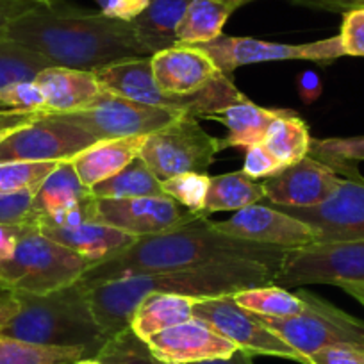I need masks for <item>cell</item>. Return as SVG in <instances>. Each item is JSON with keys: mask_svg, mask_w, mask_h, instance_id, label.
<instances>
[{"mask_svg": "<svg viewBox=\"0 0 364 364\" xmlns=\"http://www.w3.org/2000/svg\"><path fill=\"white\" fill-rule=\"evenodd\" d=\"M289 2H293V4H296V6H300L304 2V0H289Z\"/></svg>", "mask_w": 364, "mask_h": 364, "instance_id": "55", "label": "cell"}, {"mask_svg": "<svg viewBox=\"0 0 364 364\" xmlns=\"http://www.w3.org/2000/svg\"><path fill=\"white\" fill-rule=\"evenodd\" d=\"M338 36L345 55L364 58V8L343 13L341 31Z\"/></svg>", "mask_w": 364, "mask_h": 364, "instance_id": "40", "label": "cell"}, {"mask_svg": "<svg viewBox=\"0 0 364 364\" xmlns=\"http://www.w3.org/2000/svg\"><path fill=\"white\" fill-rule=\"evenodd\" d=\"M197 47L211 55L220 72L230 79H232L234 70L240 66L272 61L332 63L345 55L339 36L325 38V40L311 41V43L288 45L222 34L216 40L200 43Z\"/></svg>", "mask_w": 364, "mask_h": 364, "instance_id": "10", "label": "cell"}, {"mask_svg": "<svg viewBox=\"0 0 364 364\" xmlns=\"http://www.w3.org/2000/svg\"><path fill=\"white\" fill-rule=\"evenodd\" d=\"M95 2L102 15L129 23L138 18L150 4V0H95Z\"/></svg>", "mask_w": 364, "mask_h": 364, "instance_id": "43", "label": "cell"}, {"mask_svg": "<svg viewBox=\"0 0 364 364\" xmlns=\"http://www.w3.org/2000/svg\"><path fill=\"white\" fill-rule=\"evenodd\" d=\"M286 252V248L252 243L218 232L213 229L208 218H200L168 232L138 237L118 255L87 268L80 282L86 288H93L141 273L193 268L237 259L282 264Z\"/></svg>", "mask_w": 364, "mask_h": 364, "instance_id": "3", "label": "cell"}, {"mask_svg": "<svg viewBox=\"0 0 364 364\" xmlns=\"http://www.w3.org/2000/svg\"><path fill=\"white\" fill-rule=\"evenodd\" d=\"M146 136H129V138L99 139L70 159L73 170L79 175L84 186L91 188L113 177L127 164L138 159L145 145Z\"/></svg>", "mask_w": 364, "mask_h": 364, "instance_id": "22", "label": "cell"}, {"mask_svg": "<svg viewBox=\"0 0 364 364\" xmlns=\"http://www.w3.org/2000/svg\"><path fill=\"white\" fill-rule=\"evenodd\" d=\"M296 293L306 304L302 314L291 318L259 316V320L306 359L327 346L348 345L364 348V321L343 313L331 302L306 289H296Z\"/></svg>", "mask_w": 364, "mask_h": 364, "instance_id": "7", "label": "cell"}, {"mask_svg": "<svg viewBox=\"0 0 364 364\" xmlns=\"http://www.w3.org/2000/svg\"><path fill=\"white\" fill-rule=\"evenodd\" d=\"M275 208L309 225L316 243L364 240V181L343 178L327 200L311 208Z\"/></svg>", "mask_w": 364, "mask_h": 364, "instance_id": "14", "label": "cell"}, {"mask_svg": "<svg viewBox=\"0 0 364 364\" xmlns=\"http://www.w3.org/2000/svg\"><path fill=\"white\" fill-rule=\"evenodd\" d=\"M8 40L36 52L52 66L87 72L127 59L150 58L132 23L65 2L52 8L36 6L16 18L9 26Z\"/></svg>", "mask_w": 364, "mask_h": 364, "instance_id": "1", "label": "cell"}, {"mask_svg": "<svg viewBox=\"0 0 364 364\" xmlns=\"http://www.w3.org/2000/svg\"><path fill=\"white\" fill-rule=\"evenodd\" d=\"M195 296L173 295V293H152L141 299L131 316V328L141 339L184 323L193 318Z\"/></svg>", "mask_w": 364, "mask_h": 364, "instance_id": "25", "label": "cell"}, {"mask_svg": "<svg viewBox=\"0 0 364 364\" xmlns=\"http://www.w3.org/2000/svg\"><path fill=\"white\" fill-rule=\"evenodd\" d=\"M82 348L47 346L0 336V364H75L84 359Z\"/></svg>", "mask_w": 364, "mask_h": 364, "instance_id": "33", "label": "cell"}, {"mask_svg": "<svg viewBox=\"0 0 364 364\" xmlns=\"http://www.w3.org/2000/svg\"><path fill=\"white\" fill-rule=\"evenodd\" d=\"M36 2L31 0H0V41L8 40V29L16 18L34 9Z\"/></svg>", "mask_w": 364, "mask_h": 364, "instance_id": "44", "label": "cell"}, {"mask_svg": "<svg viewBox=\"0 0 364 364\" xmlns=\"http://www.w3.org/2000/svg\"><path fill=\"white\" fill-rule=\"evenodd\" d=\"M40 232L82 255L91 266L114 257L138 240L102 222H86L73 227H59V229L50 227V229H40Z\"/></svg>", "mask_w": 364, "mask_h": 364, "instance_id": "21", "label": "cell"}, {"mask_svg": "<svg viewBox=\"0 0 364 364\" xmlns=\"http://www.w3.org/2000/svg\"><path fill=\"white\" fill-rule=\"evenodd\" d=\"M16 129H20V127H13V129H4V131H0V143L4 141L6 138H8L9 134H11V132H15Z\"/></svg>", "mask_w": 364, "mask_h": 364, "instance_id": "54", "label": "cell"}, {"mask_svg": "<svg viewBox=\"0 0 364 364\" xmlns=\"http://www.w3.org/2000/svg\"><path fill=\"white\" fill-rule=\"evenodd\" d=\"M90 266L82 255L31 229L11 255L0 259V289L45 295L80 281Z\"/></svg>", "mask_w": 364, "mask_h": 364, "instance_id": "6", "label": "cell"}, {"mask_svg": "<svg viewBox=\"0 0 364 364\" xmlns=\"http://www.w3.org/2000/svg\"><path fill=\"white\" fill-rule=\"evenodd\" d=\"M311 132L306 122L288 109L284 117L279 118L269 127L262 145L277 157L284 166L299 163L300 159L309 156L311 152Z\"/></svg>", "mask_w": 364, "mask_h": 364, "instance_id": "30", "label": "cell"}, {"mask_svg": "<svg viewBox=\"0 0 364 364\" xmlns=\"http://www.w3.org/2000/svg\"><path fill=\"white\" fill-rule=\"evenodd\" d=\"M220 152V139L209 134L198 118H177L161 131L146 136L141 157L159 181L182 173H208Z\"/></svg>", "mask_w": 364, "mask_h": 364, "instance_id": "8", "label": "cell"}, {"mask_svg": "<svg viewBox=\"0 0 364 364\" xmlns=\"http://www.w3.org/2000/svg\"><path fill=\"white\" fill-rule=\"evenodd\" d=\"M264 184L262 181L248 177L243 170L232 173L216 175L209 182L208 198L204 205V218L213 213L241 211L245 208L264 200Z\"/></svg>", "mask_w": 364, "mask_h": 364, "instance_id": "28", "label": "cell"}, {"mask_svg": "<svg viewBox=\"0 0 364 364\" xmlns=\"http://www.w3.org/2000/svg\"><path fill=\"white\" fill-rule=\"evenodd\" d=\"M190 4L191 0H150L145 11L132 20V27L150 55L178 43L177 27Z\"/></svg>", "mask_w": 364, "mask_h": 364, "instance_id": "27", "label": "cell"}, {"mask_svg": "<svg viewBox=\"0 0 364 364\" xmlns=\"http://www.w3.org/2000/svg\"><path fill=\"white\" fill-rule=\"evenodd\" d=\"M209 223L218 232L252 243L286 248V250L316 243V234L309 225L266 200L236 211L229 220L223 222L209 220Z\"/></svg>", "mask_w": 364, "mask_h": 364, "instance_id": "16", "label": "cell"}, {"mask_svg": "<svg viewBox=\"0 0 364 364\" xmlns=\"http://www.w3.org/2000/svg\"><path fill=\"white\" fill-rule=\"evenodd\" d=\"M93 198V193L80 182L70 161H61L36 191L33 200V225L38 220L59 215L82 202ZM38 229V227H36Z\"/></svg>", "mask_w": 364, "mask_h": 364, "instance_id": "24", "label": "cell"}, {"mask_svg": "<svg viewBox=\"0 0 364 364\" xmlns=\"http://www.w3.org/2000/svg\"><path fill=\"white\" fill-rule=\"evenodd\" d=\"M364 282V240L311 243L286 252L273 284L299 288L306 284L341 286Z\"/></svg>", "mask_w": 364, "mask_h": 364, "instance_id": "9", "label": "cell"}, {"mask_svg": "<svg viewBox=\"0 0 364 364\" xmlns=\"http://www.w3.org/2000/svg\"><path fill=\"white\" fill-rule=\"evenodd\" d=\"M15 295L20 311L0 336L36 345L82 348L87 357H97L106 345L107 336L93 314L87 288L80 281L45 295Z\"/></svg>", "mask_w": 364, "mask_h": 364, "instance_id": "4", "label": "cell"}, {"mask_svg": "<svg viewBox=\"0 0 364 364\" xmlns=\"http://www.w3.org/2000/svg\"><path fill=\"white\" fill-rule=\"evenodd\" d=\"M100 364H164L150 350L149 343L134 334L131 327L111 336L97 353Z\"/></svg>", "mask_w": 364, "mask_h": 364, "instance_id": "35", "label": "cell"}, {"mask_svg": "<svg viewBox=\"0 0 364 364\" xmlns=\"http://www.w3.org/2000/svg\"><path fill=\"white\" fill-rule=\"evenodd\" d=\"M99 139L86 129L59 117H40L0 143V163L16 161H70Z\"/></svg>", "mask_w": 364, "mask_h": 364, "instance_id": "13", "label": "cell"}, {"mask_svg": "<svg viewBox=\"0 0 364 364\" xmlns=\"http://www.w3.org/2000/svg\"><path fill=\"white\" fill-rule=\"evenodd\" d=\"M343 177L321 161L307 156L262 178L264 200L281 208H311L327 200Z\"/></svg>", "mask_w": 364, "mask_h": 364, "instance_id": "17", "label": "cell"}, {"mask_svg": "<svg viewBox=\"0 0 364 364\" xmlns=\"http://www.w3.org/2000/svg\"><path fill=\"white\" fill-rule=\"evenodd\" d=\"M36 191L23 190L18 193L0 195V225H33V200Z\"/></svg>", "mask_w": 364, "mask_h": 364, "instance_id": "39", "label": "cell"}, {"mask_svg": "<svg viewBox=\"0 0 364 364\" xmlns=\"http://www.w3.org/2000/svg\"><path fill=\"white\" fill-rule=\"evenodd\" d=\"M31 229H36L33 225H23V227H8L0 225V259H6L8 255H11V252L15 250L16 243H18L20 237Z\"/></svg>", "mask_w": 364, "mask_h": 364, "instance_id": "46", "label": "cell"}, {"mask_svg": "<svg viewBox=\"0 0 364 364\" xmlns=\"http://www.w3.org/2000/svg\"><path fill=\"white\" fill-rule=\"evenodd\" d=\"M295 86L300 100L306 106H311V104L316 102L321 97V91H323V84H321L320 75L314 70H306V72L299 73L295 80Z\"/></svg>", "mask_w": 364, "mask_h": 364, "instance_id": "45", "label": "cell"}, {"mask_svg": "<svg viewBox=\"0 0 364 364\" xmlns=\"http://www.w3.org/2000/svg\"><path fill=\"white\" fill-rule=\"evenodd\" d=\"M65 122L79 125L97 139L129 138V136H149L184 117L164 107L134 102L124 97L104 91L95 104L84 111L70 114H52Z\"/></svg>", "mask_w": 364, "mask_h": 364, "instance_id": "12", "label": "cell"}, {"mask_svg": "<svg viewBox=\"0 0 364 364\" xmlns=\"http://www.w3.org/2000/svg\"><path fill=\"white\" fill-rule=\"evenodd\" d=\"M0 111L36 113L47 117L45 97L40 86L33 80H20L0 90Z\"/></svg>", "mask_w": 364, "mask_h": 364, "instance_id": "38", "label": "cell"}, {"mask_svg": "<svg viewBox=\"0 0 364 364\" xmlns=\"http://www.w3.org/2000/svg\"><path fill=\"white\" fill-rule=\"evenodd\" d=\"M309 364H364V348L359 346H327L311 353Z\"/></svg>", "mask_w": 364, "mask_h": 364, "instance_id": "42", "label": "cell"}, {"mask_svg": "<svg viewBox=\"0 0 364 364\" xmlns=\"http://www.w3.org/2000/svg\"><path fill=\"white\" fill-rule=\"evenodd\" d=\"M282 168H284V164L273 156L262 143H257V145H252L247 149L243 171L248 177L255 178V181H262V178L281 171Z\"/></svg>", "mask_w": 364, "mask_h": 364, "instance_id": "41", "label": "cell"}, {"mask_svg": "<svg viewBox=\"0 0 364 364\" xmlns=\"http://www.w3.org/2000/svg\"><path fill=\"white\" fill-rule=\"evenodd\" d=\"M20 311V300L13 291L0 289V331L16 316Z\"/></svg>", "mask_w": 364, "mask_h": 364, "instance_id": "48", "label": "cell"}, {"mask_svg": "<svg viewBox=\"0 0 364 364\" xmlns=\"http://www.w3.org/2000/svg\"><path fill=\"white\" fill-rule=\"evenodd\" d=\"M75 364H100V360L97 357H84V359L77 360Z\"/></svg>", "mask_w": 364, "mask_h": 364, "instance_id": "53", "label": "cell"}, {"mask_svg": "<svg viewBox=\"0 0 364 364\" xmlns=\"http://www.w3.org/2000/svg\"><path fill=\"white\" fill-rule=\"evenodd\" d=\"M45 97L47 114H70L91 107L104 93L95 72L48 66L34 79Z\"/></svg>", "mask_w": 364, "mask_h": 364, "instance_id": "20", "label": "cell"}, {"mask_svg": "<svg viewBox=\"0 0 364 364\" xmlns=\"http://www.w3.org/2000/svg\"><path fill=\"white\" fill-rule=\"evenodd\" d=\"M59 163L55 161L0 163V195L18 193L23 190H40L45 178L58 168Z\"/></svg>", "mask_w": 364, "mask_h": 364, "instance_id": "36", "label": "cell"}, {"mask_svg": "<svg viewBox=\"0 0 364 364\" xmlns=\"http://www.w3.org/2000/svg\"><path fill=\"white\" fill-rule=\"evenodd\" d=\"M91 193L97 198H136V197H166L161 186V181L154 175L141 157L113 177L99 182L91 188Z\"/></svg>", "mask_w": 364, "mask_h": 364, "instance_id": "29", "label": "cell"}, {"mask_svg": "<svg viewBox=\"0 0 364 364\" xmlns=\"http://www.w3.org/2000/svg\"><path fill=\"white\" fill-rule=\"evenodd\" d=\"M209 182H211V177L208 173L190 171V173L175 175L166 181H161V186L166 197L173 198L182 208L204 218L202 213H204L205 198H208Z\"/></svg>", "mask_w": 364, "mask_h": 364, "instance_id": "37", "label": "cell"}, {"mask_svg": "<svg viewBox=\"0 0 364 364\" xmlns=\"http://www.w3.org/2000/svg\"><path fill=\"white\" fill-rule=\"evenodd\" d=\"M200 218L170 197L97 198V220L134 237L168 232Z\"/></svg>", "mask_w": 364, "mask_h": 364, "instance_id": "15", "label": "cell"}, {"mask_svg": "<svg viewBox=\"0 0 364 364\" xmlns=\"http://www.w3.org/2000/svg\"><path fill=\"white\" fill-rule=\"evenodd\" d=\"M43 114L36 113H18V111H0V131L13 127H23V125L33 124Z\"/></svg>", "mask_w": 364, "mask_h": 364, "instance_id": "49", "label": "cell"}, {"mask_svg": "<svg viewBox=\"0 0 364 364\" xmlns=\"http://www.w3.org/2000/svg\"><path fill=\"white\" fill-rule=\"evenodd\" d=\"M300 6L331 13H346L350 9L364 8V0H304Z\"/></svg>", "mask_w": 364, "mask_h": 364, "instance_id": "47", "label": "cell"}, {"mask_svg": "<svg viewBox=\"0 0 364 364\" xmlns=\"http://www.w3.org/2000/svg\"><path fill=\"white\" fill-rule=\"evenodd\" d=\"M286 113L288 109L262 107L252 100L243 99L240 102L223 107L209 118L222 122L227 129V134L220 139V150L232 149V146L248 149V146L264 141L269 127Z\"/></svg>", "mask_w": 364, "mask_h": 364, "instance_id": "23", "label": "cell"}, {"mask_svg": "<svg viewBox=\"0 0 364 364\" xmlns=\"http://www.w3.org/2000/svg\"><path fill=\"white\" fill-rule=\"evenodd\" d=\"M95 75L107 93L195 118H209L223 107L247 99L227 75L218 77L211 86L193 95L164 93L154 80L150 58L114 63L95 70Z\"/></svg>", "mask_w": 364, "mask_h": 364, "instance_id": "5", "label": "cell"}, {"mask_svg": "<svg viewBox=\"0 0 364 364\" xmlns=\"http://www.w3.org/2000/svg\"><path fill=\"white\" fill-rule=\"evenodd\" d=\"M152 77L164 93L193 95L211 86L223 73L197 45L177 43L150 55Z\"/></svg>", "mask_w": 364, "mask_h": 364, "instance_id": "19", "label": "cell"}, {"mask_svg": "<svg viewBox=\"0 0 364 364\" xmlns=\"http://www.w3.org/2000/svg\"><path fill=\"white\" fill-rule=\"evenodd\" d=\"M339 288L364 307V282H350V284H341Z\"/></svg>", "mask_w": 364, "mask_h": 364, "instance_id": "51", "label": "cell"}, {"mask_svg": "<svg viewBox=\"0 0 364 364\" xmlns=\"http://www.w3.org/2000/svg\"><path fill=\"white\" fill-rule=\"evenodd\" d=\"M154 355L164 364H193L230 357L237 348L208 321L190 318L184 323L154 334L146 339Z\"/></svg>", "mask_w": 364, "mask_h": 364, "instance_id": "18", "label": "cell"}, {"mask_svg": "<svg viewBox=\"0 0 364 364\" xmlns=\"http://www.w3.org/2000/svg\"><path fill=\"white\" fill-rule=\"evenodd\" d=\"M314 159L331 166L336 173L350 181H364L357 171V163L364 161V136L357 138H323L311 139V152Z\"/></svg>", "mask_w": 364, "mask_h": 364, "instance_id": "32", "label": "cell"}, {"mask_svg": "<svg viewBox=\"0 0 364 364\" xmlns=\"http://www.w3.org/2000/svg\"><path fill=\"white\" fill-rule=\"evenodd\" d=\"M52 66L40 54L13 41H0V90L20 80H33L40 72Z\"/></svg>", "mask_w": 364, "mask_h": 364, "instance_id": "34", "label": "cell"}, {"mask_svg": "<svg viewBox=\"0 0 364 364\" xmlns=\"http://www.w3.org/2000/svg\"><path fill=\"white\" fill-rule=\"evenodd\" d=\"M234 300L240 307L268 318H291L299 316L306 309L302 296L299 293H291L277 284L255 286V288L243 289L234 293Z\"/></svg>", "mask_w": 364, "mask_h": 364, "instance_id": "31", "label": "cell"}, {"mask_svg": "<svg viewBox=\"0 0 364 364\" xmlns=\"http://www.w3.org/2000/svg\"><path fill=\"white\" fill-rule=\"evenodd\" d=\"M31 2H36V4L45 6V8H52V6H55V4H59V2H63V0H31Z\"/></svg>", "mask_w": 364, "mask_h": 364, "instance_id": "52", "label": "cell"}, {"mask_svg": "<svg viewBox=\"0 0 364 364\" xmlns=\"http://www.w3.org/2000/svg\"><path fill=\"white\" fill-rule=\"evenodd\" d=\"M193 316L208 321L213 328H216L237 348L245 350L250 355L282 357L300 364H309L302 353L296 352L272 328L266 327L259 316L237 306L234 295L197 299L193 306Z\"/></svg>", "mask_w": 364, "mask_h": 364, "instance_id": "11", "label": "cell"}, {"mask_svg": "<svg viewBox=\"0 0 364 364\" xmlns=\"http://www.w3.org/2000/svg\"><path fill=\"white\" fill-rule=\"evenodd\" d=\"M254 355H250L245 350H236L230 357H222V359H211V360H202V363L193 364H254Z\"/></svg>", "mask_w": 364, "mask_h": 364, "instance_id": "50", "label": "cell"}, {"mask_svg": "<svg viewBox=\"0 0 364 364\" xmlns=\"http://www.w3.org/2000/svg\"><path fill=\"white\" fill-rule=\"evenodd\" d=\"M281 264L237 259L193 268L164 269L87 288L91 309L107 339L131 327V316L141 299L152 293H173L195 299L234 295L255 286L273 284Z\"/></svg>", "mask_w": 364, "mask_h": 364, "instance_id": "2", "label": "cell"}, {"mask_svg": "<svg viewBox=\"0 0 364 364\" xmlns=\"http://www.w3.org/2000/svg\"><path fill=\"white\" fill-rule=\"evenodd\" d=\"M254 0H191L177 27L178 43L200 45L216 40L230 16Z\"/></svg>", "mask_w": 364, "mask_h": 364, "instance_id": "26", "label": "cell"}]
</instances>
